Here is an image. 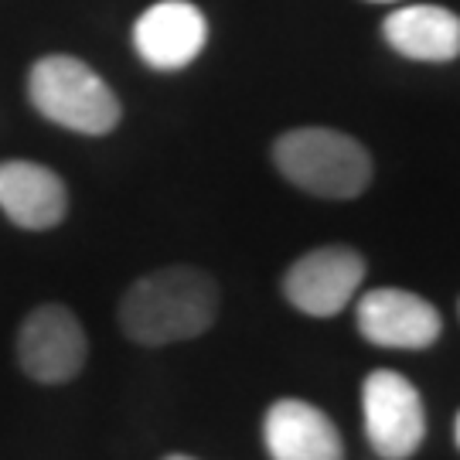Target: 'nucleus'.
<instances>
[{"label": "nucleus", "mask_w": 460, "mask_h": 460, "mask_svg": "<svg viewBox=\"0 0 460 460\" xmlns=\"http://www.w3.org/2000/svg\"><path fill=\"white\" fill-rule=\"evenodd\" d=\"M34 110L72 133L102 137L119 123V99L93 68L72 55H49L28 75Z\"/></svg>", "instance_id": "obj_3"}, {"label": "nucleus", "mask_w": 460, "mask_h": 460, "mask_svg": "<svg viewBox=\"0 0 460 460\" xmlns=\"http://www.w3.org/2000/svg\"><path fill=\"white\" fill-rule=\"evenodd\" d=\"M273 161L287 181L317 198H358L372 181L368 150L348 133L328 127L283 133L273 144Z\"/></svg>", "instance_id": "obj_2"}, {"label": "nucleus", "mask_w": 460, "mask_h": 460, "mask_svg": "<svg viewBox=\"0 0 460 460\" xmlns=\"http://www.w3.org/2000/svg\"><path fill=\"white\" fill-rule=\"evenodd\" d=\"M208 38L205 14L188 0H161L140 14L133 28L137 55L157 72H178L191 66Z\"/></svg>", "instance_id": "obj_8"}, {"label": "nucleus", "mask_w": 460, "mask_h": 460, "mask_svg": "<svg viewBox=\"0 0 460 460\" xmlns=\"http://www.w3.org/2000/svg\"><path fill=\"white\" fill-rule=\"evenodd\" d=\"M89 341L83 321L66 304L34 307L17 328V365L41 385H66L83 372Z\"/></svg>", "instance_id": "obj_4"}, {"label": "nucleus", "mask_w": 460, "mask_h": 460, "mask_svg": "<svg viewBox=\"0 0 460 460\" xmlns=\"http://www.w3.org/2000/svg\"><path fill=\"white\" fill-rule=\"evenodd\" d=\"M358 331L365 341L378 348H402L420 351L440 338V314L420 294L399 290V287H378L358 300L355 311Z\"/></svg>", "instance_id": "obj_7"}, {"label": "nucleus", "mask_w": 460, "mask_h": 460, "mask_svg": "<svg viewBox=\"0 0 460 460\" xmlns=\"http://www.w3.org/2000/svg\"><path fill=\"white\" fill-rule=\"evenodd\" d=\"M378 4H385V0H378Z\"/></svg>", "instance_id": "obj_14"}, {"label": "nucleus", "mask_w": 460, "mask_h": 460, "mask_svg": "<svg viewBox=\"0 0 460 460\" xmlns=\"http://www.w3.org/2000/svg\"><path fill=\"white\" fill-rule=\"evenodd\" d=\"M457 444H460V416H457Z\"/></svg>", "instance_id": "obj_13"}, {"label": "nucleus", "mask_w": 460, "mask_h": 460, "mask_svg": "<svg viewBox=\"0 0 460 460\" xmlns=\"http://www.w3.org/2000/svg\"><path fill=\"white\" fill-rule=\"evenodd\" d=\"M0 212L21 229H51L68 212L66 181L34 161H4L0 164Z\"/></svg>", "instance_id": "obj_10"}, {"label": "nucleus", "mask_w": 460, "mask_h": 460, "mask_svg": "<svg viewBox=\"0 0 460 460\" xmlns=\"http://www.w3.org/2000/svg\"><path fill=\"white\" fill-rule=\"evenodd\" d=\"M164 460H195V457H188V454H171V457H164Z\"/></svg>", "instance_id": "obj_12"}, {"label": "nucleus", "mask_w": 460, "mask_h": 460, "mask_svg": "<svg viewBox=\"0 0 460 460\" xmlns=\"http://www.w3.org/2000/svg\"><path fill=\"white\" fill-rule=\"evenodd\" d=\"M382 34L412 62H454L460 55V17L433 4H416L389 14Z\"/></svg>", "instance_id": "obj_11"}, {"label": "nucleus", "mask_w": 460, "mask_h": 460, "mask_svg": "<svg viewBox=\"0 0 460 460\" xmlns=\"http://www.w3.org/2000/svg\"><path fill=\"white\" fill-rule=\"evenodd\" d=\"M365 279V260L348 246H321L300 256L287 277L283 294L296 311L311 317H334L351 304Z\"/></svg>", "instance_id": "obj_6"}, {"label": "nucleus", "mask_w": 460, "mask_h": 460, "mask_svg": "<svg viewBox=\"0 0 460 460\" xmlns=\"http://www.w3.org/2000/svg\"><path fill=\"white\" fill-rule=\"evenodd\" d=\"M365 437L382 460L412 457L427 437L423 399L406 376L376 368L362 385Z\"/></svg>", "instance_id": "obj_5"}, {"label": "nucleus", "mask_w": 460, "mask_h": 460, "mask_svg": "<svg viewBox=\"0 0 460 460\" xmlns=\"http://www.w3.org/2000/svg\"><path fill=\"white\" fill-rule=\"evenodd\" d=\"M263 440L273 460H345L331 416L304 399H277L266 410Z\"/></svg>", "instance_id": "obj_9"}, {"label": "nucleus", "mask_w": 460, "mask_h": 460, "mask_svg": "<svg viewBox=\"0 0 460 460\" xmlns=\"http://www.w3.org/2000/svg\"><path fill=\"white\" fill-rule=\"evenodd\" d=\"M218 317V283L198 266H164L140 277L119 300V328L144 348L198 338Z\"/></svg>", "instance_id": "obj_1"}]
</instances>
